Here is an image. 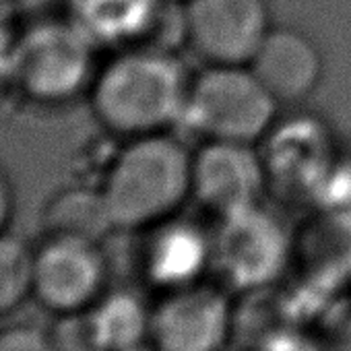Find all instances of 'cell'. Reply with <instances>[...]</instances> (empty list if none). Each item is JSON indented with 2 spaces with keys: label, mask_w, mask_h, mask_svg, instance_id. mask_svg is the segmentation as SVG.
<instances>
[{
  "label": "cell",
  "mask_w": 351,
  "mask_h": 351,
  "mask_svg": "<svg viewBox=\"0 0 351 351\" xmlns=\"http://www.w3.org/2000/svg\"><path fill=\"white\" fill-rule=\"evenodd\" d=\"M97 44L69 17L17 32L11 85L32 104L58 108L87 95L97 75Z\"/></svg>",
  "instance_id": "cell-3"
},
{
  "label": "cell",
  "mask_w": 351,
  "mask_h": 351,
  "mask_svg": "<svg viewBox=\"0 0 351 351\" xmlns=\"http://www.w3.org/2000/svg\"><path fill=\"white\" fill-rule=\"evenodd\" d=\"M169 3H176V0H169ZM178 3H184V0H178Z\"/></svg>",
  "instance_id": "cell-25"
},
{
  "label": "cell",
  "mask_w": 351,
  "mask_h": 351,
  "mask_svg": "<svg viewBox=\"0 0 351 351\" xmlns=\"http://www.w3.org/2000/svg\"><path fill=\"white\" fill-rule=\"evenodd\" d=\"M279 106L306 104L324 79V56L302 29L273 25L248 64Z\"/></svg>",
  "instance_id": "cell-14"
},
{
  "label": "cell",
  "mask_w": 351,
  "mask_h": 351,
  "mask_svg": "<svg viewBox=\"0 0 351 351\" xmlns=\"http://www.w3.org/2000/svg\"><path fill=\"white\" fill-rule=\"evenodd\" d=\"M320 304L302 289L279 283L242 293L236 302L238 351H314V318Z\"/></svg>",
  "instance_id": "cell-11"
},
{
  "label": "cell",
  "mask_w": 351,
  "mask_h": 351,
  "mask_svg": "<svg viewBox=\"0 0 351 351\" xmlns=\"http://www.w3.org/2000/svg\"><path fill=\"white\" fill-rule=\"evenodd\" d=\"M13 13H15L13 0H0V23L13 25Z\"/></svg>",
  "instance_id": "cell-23"
},
{
  "label": "cell",
  "mask_w": 351,
  "mask_h": 351,
  "mask_svg": "<svg viewBox=\"0 0 351 351\" xmlns=\"http://www.w3.org/2000/svg\"><path fill=\"white\" fill-rule=\"evenodd\" d=\"M99 189L116 232L141 234L193 201V149L171 132L128 138Z\"/></svg>",
  "instance_id": "cell-2"
},
{
  "label": "cell",
  "mask_w": 351,
  "mask_h": 351,
  "mask_svg": "<svg viewBox=\"0 0 351 351\" xmlns=\"http://www.w3.org/2000/svg\"><path fill=\"white\" fill-rule=\"evenodd\" d=\"M193 73L165 46L116 50L89 89L95 120L122 141L171 132L182 124Z\"/></svg>",
  "instance_id": "cell-1"
},
{
  "label": "cell",
  "mask_w": 351,
  "mask_h": 351,
  "mask_svg": "<svg viewBox=\"0 0 351 351\" xmlns=\"http://www.w3.org/2000/svg\"><path fill=\"white\" fill-rule=\"evenodd\" d=\"M279 110V101L248 64H205L193 73L180 126L199 141L258 145Z\"/></svg>",
  "instance_id": "cell-4"
},
{
  "label": "cell",
  "mask_w": 351,
  "mask_h": 351,
  "mask_svg": "<svg viewBox=\"0 0 351 351\" xmlns=\"http://www.w3.org/2000/svg\"><path fill=\"white\" fill-rule=\"evenodd\" d=\"M234 324L236 302L230 289L205 279L159 295L151 308L149 345L155 351H228Z\"/></svg>",
  "instance_id": "cell-7"
},
{
  "label": "cell",
  "mask_w": 351,
  "mask_h": 351,
  "mask_svg": "<svg viewBox=\"0 0 351 351\" xmlns=\"http://www.w3.org/2000/svg\"><path fill=\"white\" fill-rule=\"evenodd\" d=\"M169 0H69L66 15L97 44L124 50L155 44Z\"/></svg>",
  "instance_id": "cell-15"
},
{
  "label": "cell",
  "mask_w": 351,
  "mask_h": 351,
  "mask_svg": "<svg viewBox=\"0 0 351 351\" xmlns=\"http://www.w3.org/2000/svg\"><path fill=\"white\" fill-rule=\"evenodd\" d=\"M108 258L99 242L44 236L34 256V300L58 318L87 312L108 289Z\"/></svg>",
  "instance_id": "cell-9"
},
{
  "label": "cell",
  "mask_w": 351,
  "mask_h": 351,
  "mask_svg": "<svg viewBox=\"0 0 351 351\" xmlns=\"http://www.w3.org/2000/svg\"><path fill=\"white\" fill-rule=\"evenodd\" d=\"M44 236L81 238L104 244L116 232L99 186H66L56 191L42 209Z\"/></svg>",
  "instance_id": "cell-17"
},
{
  "label": "cell",
  "mask_w": 351,
  "mask_h": 351,
  "mask_svg": "<svg viewBox=\"0 0 351 351\" xmlns=\"http://www.w3.org/2000/svg\"><path fill=\"white\" fill-rule=\"evenodd\" d=\"M15 213V189L7 169L0 165V232H7Z\"/></svg>",
  "instance_id": "cell-22"
},
{
  "label": "cell",
  "mask_w": 351,
  "mask_h": 351,
  "mask_svg": "<svg viewBox=\"0 0 351 351\" xmlns=\"http://www.w3.org/2000/svg\"><path fill=\"white\" fill-rule=\"evenodd\" d=\"M128 351H155V349L147 343V345H141V347H136V349H128Z\"/></svg>",
  "instance_id": "cell-24"
},
{
  "label": "cell",
  "mask_w": 351,
  "mask_h": 351,
  "mask_svg": "<svg viewBox=\"0 0 351 351\" xmlns=\"http://www.w3.org/2000/svg\"><path fill=\"white\" fill-rule=\"evenodd\" d=\"M34 256L21 236L0 232V318L17 312L34 295Z\"/></svg>",
  "instance_id": "cell-18"
},
{
  "label": "cell",
  "mask_w": 351,
  "mask_h": 351,
  "mask_svg": "<svg viewBox=\"0 0 351 351\" xmlns=\"http://www.w3.org/2000/svg\"><path fill=\"white\" fill-rule=\"evenodd\" d=\"M267 195L258 145L201 141L193 149V203L215 219L254 207Z\"/></svg>",
  "instance_id": "cell-10"
},
{
  "label": "cell",
  "mask_w": 351,
  "mask_h": 351,
  "mask_svg": "<svg viewBox=\"0 0 351 351\" xmlns=\"http://www.w3.org/2000/svg\"><path fill=\"white\" fill-rule=\"evenodd\" d=\"M0 351H60L52 332L32 322L0 326Z\"/></svg>",
  "instance_id": "cell-20"
},
{
  "label": "cell",
  "mask_w": 351,
  "mask_h": 351,
  "mask_svg": "<svg viewBox=\"0 0 351 351\" xmlns=\"http://www.w3.org/2000/svg\"><path fill=\"white\" fill-rule=\"evenodd\" d=\"M211 236L213 275L230 291L273 287L291 273L293 230L265 203L219 217Z\"/></svg>",
  "instance_id": "cell-5"
},
{
  "label": "cell",
  "mask_w": 351,
  "mask_h": 351,
  "mask_svg": "<svg viewBox=\"0 0 351 351\" xmlns=\"http://www.w3.org/2000/svg\"><path fill=\"white\" fill-rule=\"evenodd\" d=\"M258 151L269 195L310 209L343 153L330 124L306 110L279 114Z\"/></svg>",
  "instance_id": "cell-6"
},
{
  "label": "cell",
  "mask_w": 351,
  "mask_h": 351,
  "mask_svg": "<svg viewBox=\"0 0 351 351\" xmlns=\"http://www.w3.org/2000/svg\"><path fill=\"white\" fill-rule=\"evenodd\" d=\"M138 246V273L159 295L182 289L213 275L211 230L189 217L173 215L145 232Z\"/></svg>",
  "instance_id": "cell-13"
},
{
  "label": "cell",
  "mask_w": 351,
  "mask_h": 351,
  "mask_svg": "<svg viewBox=\"0 0 351 351\" xmlns=\"http://www.w3.org/2000/svg\"><path fill=\"white\" fill-rule=\"evenodd\" d=\"M17 32L9 23H0V87L11 85L13 77V54H15Z\"/></svg>",
  "instance_id": "cell-21"
},
{
  "label": "cell",
  "mask_w": 351,
  "mask_h": 351,
  "mask_svg": "<svg viewBox=\"0 0 351 351\" xmlns=\"http://www.w3.org/2000/svg\"><path fill=\"white\" fill-rule=\"evenodd\" d=\"M79 335L87 351H128L149 343L151 306L132 289L106 293L77 316Z\"/></svg>",
  "instance_id": "cell-16"
},
{
  "label": "cell",
  "mask_w": 351,
  "mask_h": 351,
  "mask_svg": "<svg viewBox=\"0 0 351 351\" xmlns=\"http://www.w3.org/2000/svg\"><path fill=\"white\" fill-rule=\"evenodd\" d=\"M314 351H351V293L318 306Z\"/></svg>",
  "instance_id": "cell-19"
},
{
  "label": "cell",
  "mask_w": 351,
  "mask_h": 351,
  "mask_svg": "<svg viewBox=\"0 0 351 351\" xmlns=\"http://www.w3.org/2000/svg\"><path fill=\"white\" fill-rule=\"evenodd\" d=\"M267 0H184L180 34L203 64H250L273 29Z\"/></svg>",
  "instance_id": "cell-8"
},
{
  "label": "cell",
  "mask_w": 351,
  "mask_h": 351,
  "mask_svg": "<svg viewBox=\"0 0 351 351\" xmlns=\"http://www.w3.org/2000/svg\"><path fill=\"white\" fill-rule=\"evenodd\" d=\"M295 287L316 304L351 293V213L312 211L293 230Z\"/></svg>",
  "instance_id": "cell-12"
}]
</instances>
